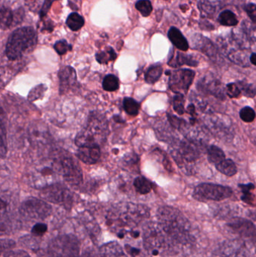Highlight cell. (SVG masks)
I'll use <instances>...</instances> for the list:
<instances>
[{"label": "cell", "mask_w": 256, "mask_h": 257, "mask_svg": "<svg viewBox=\"0 0 256 257\" xmlns=\"http://www.w3.org/2000/svg\"><path fill=\"white\" fill-rule=\"evenodd\" d=\"M4 116V111H3V108H2L1 105H0V117L5 119Z\"/></svg>", "instance_id": "55"}, {"label": "cell", "mask_w": 256, "mask_h": 257, "mask_svg": "<svg viewBox=\"0 0 256 257\" xmlns=\"http://www.w3.org/2000/svg\"><path fill=\"white\" fill-rule=\"evenodd\" d=\"M117 57V54L111 48H108L105 51H100L96 55V60L100 64H107L109 62L115 60Z\"/></svg>", "instance_id": "35"}, {"label": "cell", "mask_w": 256, "mask_h": 257, "mask_svg": "<svg viewBox=\"0 0 256 257\" xmlns=\"http://www.w3.org/2000/svg\"><path fill=\"white\" fill-rule=\"evenodd\" d=\"M54 49L57 51V54L60 55H64L68 51L72 49V46L69 45L66 41L61 40L59 41L54 45Z\"/></svg>", "instance_id": "44"}, {"label": "cell", "mask_w": 256, "mask_h": 257, "mask_svg": "<svg viewBox=\"0 0 256 257\" xmlns=\"http://www.w3.org/2000/svg\"><path fill=\"white\" fill-rule=\"evenodd\" d=\"M4 257H30L27 252L21 250H9L6 252Z\"/></svg>", "instance_id": "50"}, {"label": "cell", "mask_w": 256, "mask_h": 257, "mask_svg": "<svg viewBox=\"0 0 256 257\" xmlns=\"http://www.w3.org/2000/svg\"><path fill=\"white\" fill-rule=\"evenodd\" d=\"M168 120L173 128H177L181 133H186V130L189 127V125L184 120L179 118V117L172 115V114H168Z\"/></svg>", "instance_id": "38"}, {"label": "cell", "mask_w": 256, "mask_h": 257, "mask_svg": "<svg viewBox=\"0 0 256 257\" xmlns=\"http://www.w3.org/2000/svg\"><path fill=\"white\" fill-rule=\"evenodd\" d=\"M55 1H57V0H45V3H44L43 6H42V10H41L40 12L41 18H43L46 16L48 11H49L51 6H52L53 3Z\"/></svg>", "instance_id": "51"}, {"label": "cell", "mask_w": 256, "mask_h": 257, "mask_svg": "<svg viewBox=\"0 0 256 257\" xmlns=\"http://www.w3.org/2000/svg\"><path fill=\"white\" fill-rule=\"evenodd\" d=\"M198 89L202 93H207L222 100L225 98V91L221 81L210 75H207L200 80L198 83Z\"/></svg>", "instance_id": "16"}, {"label": "cell", "mask_w": 256, "mask_h": 257, "mask_svg": "<svg viewBox=\"0 0 256 257\" xmlns=\"http://www.w3.org/2000/svg\"><path fill=\"white\" fill-rule=\"evenodd\" d=\"M198 7L203 18H212L219 9V3L211 0H200Z\"/></svg>", "instance_id": "24"}, {"label": "cell", "mask_w": 256, "mask_h": 257, "mask_svg": "<svg viewBox=\"0 0 256 257\" xmlns=\"http://www.w3.org/2000/svg\"><path fill=\"white\" fill-rule=\"evenodd\" d=\"M52 208L42 199L30 198L21 204L19 212L27 220H41L51 215Z\"/></svg>", "instance_id": "11"}, {"label": "cell", "mask_w": 256, "mask_h": 257, "mask_svg": "<svg viewBox=\"0 0 256 257\" xmlns=\"http://www.w3.org/2000/svg\"><path fill=\"white\" fill-rule=\"evenodd\" d=\"M240 89V93L249 98H254L255 96V88L253 84H248L245 81H238L236 83Z\"/></svg>", "instance_id": "40"}, {"label": "cell", "mask_w": 256, "mask_h": 257, "mask_svg": "<svg viewBox=\"0 0 256 257\" xmlns=\"http://www.w3.org/2000/svg\"><path fill=\"white\" fill-rule=\"evenodd\" d=\"M77 157L83 163L88 165L96 164L101 157L100 147L97 145L93 146L78 147Z\"/></svg>", "instance_id": "20"}, {"label": "cell", "mask_w": 256, "mask_h": 257, "mask_svg": "<svg viewBox=\"0 0 256 257\" xmlns=\"http://www.w3.org/2000/svg\"><path fill=\"white\" fill-rule=\"evenodd\" d=\"M41 197L48 202L65 206L71 205L72 202L70 190L60 183H55L42 188Z\"/></svg>", "instance_id": "13"}, {"label": "cell", "mask_w": 256, "mask_h": 257, "mask_svg": "<svg viewBox=\"0 0 256 257\" xmlns=\"http://www.w3.org/2000/svg\"><path fill=\"white\" fill-rule=\"evenodd\" d=\"M216 169L223 175L228 177H232L237 172V168L233 160L225 159L220 163L216 165Z\"/></svg>", "instance_id": "26"}, {"label": "cell", "mask_w": 256, "mask_h": 257, "mask_svg": "<svg viewBox=\"0 0 256 257\" xmlns=\"http://www.w3.org/2000/svg\"><path fill=\"white\" fill-rule=\"evenodd\" d=\"M232 194L233 191L230 187L219 184L204 183L195 187L192 196L195 200L199 202H219L228 199Z\"/></svg>", "instance_id": "7"}, {"label": "cell", "mask_w": 256, "mask_h": 257, "mask_svg": "<svg viewBox=\"0 0 256 257\" xmlns=\"http://www.w3.org/2000/svg\"><path fill=\"white\" fill-rule=\"evenodd\" d=\"M59 175H61L60 162L55 159L38 166L32 174V182L36 187L44 188L55 184Z\"/></svg>", "instance_id": "9"}, {"label": "cell", "mask_w": 256, "mask_h": 257, "mask_svg": "<svg viewBox=\"0 0 256 257\" xmlns=\"http://www.w3.org/2000/svg\"><path fill=\"white\" fill-rule=\"evenodd\" d=\"M211 257H255L244 240H228L222 243Z\"/></svg>", "instance_id": "12"}, {"label": "cell", "mask_w": 256, "mask_h": 257, "mask_svg": "<svg viewBox=\"0 0 256 257\" xmlns=\"http://www.w3.org/2000/svg\"><path fill=\"white\" fill-rule=\"evenodd\" d=\"M30 136H31L32 141H33L36 145L42 144V141H43L44 143H45L44 141L48 140V133H47L45 128L42 130H39L38 131L37 130H36V128H33V133L30 134Z\"/></svg>", "instance_id": "43"}, {"label": "cell", "mask_w": 256, "mask_h": 257, "mask_svg": "<svg viewBox=\"0 0 256 257\" xmlns=\"http://www.w3.org/2000/svg\"><path fill=\"white\" fill-rule=\"evenodd\" d=\"M7 152V132L4 119L0 117V158H6Z\"/></svg>", "instance_id": "32"}, {"label": "cell", "mask_w": 256, "mask_h": 257, "mask_svg": "<svg viewBox=\"0 0 256 257\" xmlns=\"http://www.w3.org/2000/svg\"><path fill=\"white\" fill-rule=\"evenodd\" d=\"M79 241L74 235H60L48 246L49 257H79Z\"/></svg>", "instance_id": "6"}, {"label": "cell", "mask_w": 256, "mask_h": 257, "mask_svg": "<svg viewBox=\"0 0 256 257\" xmlns=\"http://www.w3.org/2000/svg\"><path fill=\"white\" fill-rule=\"evenodd\" d=\"M85 21L84 18L78 13H72L66 20V24L72 31H78L84 27Z\"/></svg>", "instance_id": "33"}, {"label": "cell", "mask_w": 256, "mask_h": 257, "mask_svg": "<svg viewBox=\"0 0 256 257\" xmlns=\"http://www.w3.org/2000/svg\"><path fill=\"white\" fill-rule=\"evenodd\" d=\"M225 93H226L227 96L231 98V99L238 97L241 93L238 86L236 83H230V84H227Z\"/></svg>", "instance_id": "46"}, {"label": "cell", "mask_w": 256, "mask_h": 257, "mask_svg": "<svg viewBox=\"0 0 256 257\" xmlns=\"http://www.w3.org/2000/svg\"><path fill=\"white\" fill-rule=\"evenodd\" d=\"M217 44L219 51L225 54L228 60L242 67H249L250 65L249 50L240 48L231 37L219 38Z\"/></svg>", "instance_id": "8"}, {"label": "cell", "mask_w": 256, "mask_h": 257, "mask_svg": "<svg viewBox=\"0 0 256 257\" xmlns=\"http://www.w3.org/2000/svg\"><path fill=\"white\" fill-rule=\"evenodd\" d=\"M123 108L129 115L135 117L140 110V104L132 98L126 97L123 99Z\"/></svg>", "instance_id": "36"}, {"label": "cell", "mask_w": 256, "mask_h": 257, "mask_svg": "<svg viewBox=\"0 0 256 257\" xmlns=\"http://www.w3.org/2000/svg\"><path fill=\"white\" fill-rule=\"evenodd\" d=\"M162 72H163V69L159 65H156V66H153L149 68L147 72H145V75H144L146 82L150 84L157 82L162 76Z\"/></svg>", "instance_id": "30"}, {"label": "cell", "mask_w": 256, "mask_h": 257, "mask_svg": "<svg viewBox=\"0 0 256 257\" xmlns=\"http://www.w3.org/2000/svg\"><path fill=\"white\" fill-rule=\"evenodd\" d=\"M48 231V226L45 223H36L33 229H32V234L35 236H42L45 235V232Z\"/></svg>", "instance_id": "47"}, {"label": "cell", "mask_w": 256, "mask_h": 257, "mask_svg": "<svg viewBox=\"0 0 256 257\" xmlns=\"http://www.w3.org/2000/svg\"><path fill=\"white\" fill-rule=\"evenodd\" d=\"M102 87L105 91L114 92L118 90L120 87V81L118 78L114 75H106L102 82Z\"/></svg>", "instance_id": "37"}, {"label": "cell", "mask_w": 256, "mask_h": 257, "mask_svg": "<svg viewBox=\"0 0 256 257\" xmlns=\"http://www.w3.org/2000/svg\"><path fill=\"white\" fill-rule=\"evenodd\" d=\"M195 75L194 71L188 69H178L171 72L168 82L170 90L177 94H186L189 87L193 82Z\"/></svg>", "instance_id": "14"}, {"label": "cell", "mask_w": 256, "mask_h": 257, "mask_svg": "<svg viewBox=\"0 0 256 257\" xmlns=\"http://www.w3.org/2000/svg\"><path fill=\"white\" fill-rule=\"evenodd\" d=\"M200 27L204 30H212L214 29V27L212 24H210L208 21H204V20L200 22Z\"/></svg>", "instance_id": "52"}, {"label": "cell", "mask_w": 256, "mask_h": 257, "mask_svg": "<svg viewBox=\"0 0 256 257\" xmlns=\"http://www.w3.org/2000/svg\"><path fill=\"white\" fill-rule=\"evenodd\" d=\"M187 113L190 114L191 117L192 118H196V111H195V106L193 104H191L188 106Z\"/></svg>", "instance_id": "53"}, {"label": "cell", "mask_w": 256, "mask_h": 257, "mask_svg": "<svg viewBox=\"0 0 256 257\" xmlns=\"http://www.w3.org/2000/svg\"><path fill=\"white\" fill-rule=\"evenodd\" d=\"M37 40V34L32 27L18 29L9 38L6 45V56L10 60H18L34 49Z\"/></svg>", "instance_id": "3"}, {"label": "cell", "mask_w": 256, "mask_h": 257, "mask_svg": "<svg viewBox=\"0 0 256 257\" xmlns=\"http://www.w3.org/2000/svg\"><path fill=\"white\" fill-rule=\"evenodd\" d=\"M249 62L252 63L253 66H255L256 65V54L255 53H252L250 54V57H249Z\"/></svg>", "instance_id": "54"}, {"label": "cell", "mask_w": 256, "mask_h": 257, "mask_svg": "<svg viewBox=\"0 0 256 257\" xmlns=\"http://www.w3.org/2000/svg\"><path fill=\"white\" fill-rule=\"evenodd\" d=\"M60 91L61 94L68 93L73 89L77 83L76 72L71 66H66L60 71Z\"/></svg>", "instance_id": "19"}, {"label": "cell", "mask_w": 256, "mask_h": 257, "mask_svg": "<svg viewBox=\"0 0 256 257\" xmlns=\"http://www.w3.org/2000/svg\"><path fill=\"white\" fill-rule=\"evenodd\" d=\"M168 64L171 67L174 68L180 67L183 65L195 67L198 66V63L192 56L187 55L183 53L175 52V54L171 56Z\"/></svg>", "instance_id": "21"}, {"label": "cell", "mask_w": 256, "mask_h": 257, "mask_svg": "<svg viewBox=\"0 0 256 257\" xmlns=\"http://www.w3.org/2000/svg\"><path fill=\"white\" fill-rule=\"evenodd\" d=\"M192 45L195 49L204 53L213 61L220 62L222 60L217 48L210 39L201 35H195L192 39Z\"/></svg>", "instance_id": "17"}, {"label": "cell", "mask_w": 256, "mask_h": 257, "mask_svg": "<svg viewBox=\"0 0 256 257\" xmlns=\"http://www.w3.org/2000/svg\"><path fill=\"white\" fill-rule=\"evenodd\" d=\"M133 184L135 190L141 195L148 194L153 189V184L151 181L144 177H138L135 178Z\"/></svg>", "instance_id": "29"}, {"label": "cell", "mask_w": 256, "mask_h": 257, "mask_svg": "<svg viewBox=\"0 0 256 257\" xmlns=\"http://www.w3.org/2000/svg\"><path fill=\"white\" fill-rule=\"evenodd\" d=\"M135 8L144 17L150 16L153 11V7L150 0H138L135 4Z\"/></svg>", "instance_id": "39"}, {"label": "cell", "mask_w": 256, "mask_h": 257, "mask_svg": "<svg viewBox=\"0 0 256 257\" xmlns=\"http://www.w3.org/2000/svg\"><path fill=\"white\" fill-rule=\"evenodd\" d=\"M61 175L69 184L79 185L83 181V174L78 163L68 154H63L59 158Z\"/></svg>", "instance_id": "15"}, {"label": "cell", "mask_w": 256, "mask_h": 257, "mask_svg": "<svg viewBox=\"0 0 256 257\" xmlns=\"http://www.w3.org/2000/svg\"><path fill=\"white\" fill-rule=\"evenodd\" d=\"M245 10H246L248 16L250 18L252 23L255 24V5L254 3H249V4L246 5Z\"/></svg>", "instance_id": "49"}, {"label": "cell", "mask_w": 256, "mask_h": 257, "mask_svg": "<svg viewBox=\"0 0 256 257\" xmlns=\"http://www.w3.org/2000/svg\"><path fill=\"white\" fill-rule=\"evenodd\" d=\"M201 143L192 139H183L171 151V156L177 164H190L196 161L201 155Z\"/></svg>", "instance_id": "10"}, {"label": "cell", "mask_w": 256, "mask_h": 257, "mask_svg": "<svg viewBox=\"0 0 256 257\" xmlns=\"http://www.w3.org/2000/svg\"><path fill=\"white\" fill-rule=\"evenodd\" d=\"M45 90H46V87H45V85L37 86V87H35L30 91L28 96L29 99L32 101V102L37 100V99H39V98L43 96Z\"/></svg>", "instance_id": "45"}, {"label": "cell", "mask_w": 256, "mask_h": 257, "mask_svg": "<svg viewBox=\"0 0 256 257\" xmlns=\"http://www.w3.org/2000/svg\"><path fill=\"white\" fill-rule=\"evenodd\" d=\"M83 257H93V256H92L91 255H90V254H87V255H84V256H83Z\"/></svg>", "instance_id": "56"}, {"label": "cell", "mask_w": 256, "mask_h": 257, "mask_svg": "<svg viewBox=\"0 0 256 257\" xmlns=\"http://www.w3.org/2000/svg\"><path fill=\"white\" fill-rule=\"evenodd\" d=\"M207 159L212 164L217 165L225 159V154L219 147L211 145L207 148Z\"/></svg>", "instance_id": "27"}, {"label": "cell", "mask_w": 256, "mask_h": 257, "mask_svg": "<svg viewBox=\"0 0 256 257\" xmlns=\"http://www.w3.org/2000/svg\"><path fill=\"white\" fill-rule=\"evenodd\" d=\"M15 246V242L12 239L0 240V255L3 252H7L13 248Z\"/></svg>", "instance_id": "48"}, {"label": "cell", "mask_w": 256, "mask_h": 257, "mask_svg": "<svg viewBox=\"0 0 256 257\" xmlns=\"http://www.w3.org/2000/svg\"><path fill=\"white\" fill-rule=\"evenodd\" d=\"M185 99L183 95L177 94L172 99L173 108L179 114L183 115L185 113Z\"/></svg>", "instance_id": "41"}, {"label": "cell", "mask_w": 256, "mask_h": 257, "mask_svg": "<svg viewBox=\"0 0 256 257\" xmlns=\"http://www.w3.org/2000/svg\"><path fill=\"white\" fill-rule=\"evenodd\" d=\"M99 257H127L123 247L116 241H111L101 247Z\"/></svg>", "instance_id": "22"}, {"label": "cell", "mask_w": 256, "mask_h": 257, "mask_svg": "<svg viewBox=\"0 0 256 257\" xmlns=\"http://www.w3.org/2000/svg\"><path fill=\"white\" fill-rule=\"evenodd\" d=\"M13 12L9 8L0 6V29L6 30L13 23Z\"/></svg>", "instance_id": "28"}, {"label": "cell", "mask_w": 256, "mask_h": 257, "mask_svg": "<svg viewBox=\"0 0 256 257\" xmlns=\"http://www.w3.org/2000/svg\"><path fill=\"white\" fill-rule=\"evenodd\" d=\"M239 187H240L242 193H243V196L241 197L242 200L249 205H253L255 196L252 191L255 190V185L252 183H249L248 184H240Z\"/></svg>", "instance_id": "34"}, {"label": "cell", "mask_w": 256, "mask_h": 257, "mask_svg": "<svg viewBox=\"0 0 256 257\" xmlns=\"http://www.w3.org/2000/svg\"><path fill=\"white\" fill-rule=\"evenodd\" d=\"M156 217L158 225L173 243L186 245L193 241L190 223L177 208L161 207Z\"/></svg>", "instance_id": "2"}, {"label": "cell", "mask_w": 256, "mask_h": 257, "mask_svg": "<svg viewBox=\"0 0 256 257\" xmlns=\"http://www.w3.org/2000/svg\"><path fill=\"white\" fill-rule=\"evenodd\" d=\"M168 35L170 41L176 48L183 51H186L189 49V45L187 40L178 29L176 27H171L168 31Z\"/></svg>", "instance_id": "23"}, {"label": "cell", "mask_w": 256, "mask_h": 257, "mask_svg": "<svg viewBox=\"0 0 256 257\" xmlns=\"http://www.w3.org/2000/svg\"><path fill=\"white\" fill-rule=\"evenodd\" d=\"M149 217L150 211L145 205L124 203L111 209L108 213L107 220L108 226L120 238L127 233L136 238L139 232L135 229Z\"/></svg>", "instance_id": "1"}, {"label": "cell", "mask_w": 256, "mask_h": 257, "mask_svg": "<svg viewBox=\"0 0 256 257\" xmlns=\"http://www.w3.org/2000/svg\"><path fill=\"white\" fill-rule=\"evenodd\" d=\"M240 117L245 123H252L255 118V112L250 107H244L240 111Z\"/></svg>", "instance_id": "42"}, {"label": "cell", "mask_w": 256, "mask_h": 257, "mask_svg": "<svg viewBox=\"0 0 256 257\" xmlns=\"http://www.w3.org/2000/svg\"><path fill=\"white\" fill-rule=\"evenodd\" d=\"M10 223V207L7 202L0 199V232L7 231Z\"/></svg>", "instance_id": "25"}, {"label": "cell", "mask_w": 256, "mask_h": 257, "mask_svg": "<svg viewBox=\"0 0 256 257\" xmlns=\"http://www.w3.org/2000/svg\"><path fill=\"white\" fill-rule=\"evenodd\" d=\"M108 135L106 119L99 114H93L89 117L87 126L77 136L75 144L78 147L93 146L103 144Z\"/></svg>", "instance_id": "4"}, {"label": "cell", "mask_w": 256, "mask_h": 257, "mask_svg": "<svg viewBox=\"0 0 256 257\" xmlns=\"http://www.w3.org/2000/svg\"><path fill=\"white\" fill-rule=\"evenodd\" d=\"M143 241L144 248L154 256L168 253L173 244L157 223H148L144 226Z\"/></svg>", "instance_id": "5"}, {"label": "cell", "mask_w": 256, "mask_h": 257, "mask_svg": "<svg viewBox=\"0 0 256 257\" xmlns=\"http://www.w3.org/2000/svg\"><path fill=\"white\" fill-rule=\"evenodd\" d=\"M218 21L221 25L234 27L238 24V20L235 14L229 10L224 11L219 14Z\"/></svg>", "instance_id": "31"}, {"label": "cell", "mask_w": 256, "mask_h": 257, "mask_svg": "<svg viewBox=\"0 0 256 257\" xmlns=\"http://www.w3.org/2000/svg\"><path fill=\"white\" fill-rule=\"evenodd\" d=\"M228 225L231 229L235 231L239 235L244 238L250 240L253 244H255V227L252 222L246 219L235 218L230 221Z\"/></svg>", "instance_id": "18"}]
</instances>
